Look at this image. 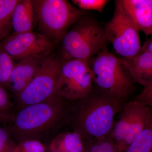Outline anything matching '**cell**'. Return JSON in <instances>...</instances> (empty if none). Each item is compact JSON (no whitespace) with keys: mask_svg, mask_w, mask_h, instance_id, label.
<instances>
[{"mask_svg":"<svg viewBox=\"0 0 152 152\" xmlns=\"http://www.w3.org/2000/svg\"><path fill=\"white\" fill-rule=\"evenodd\" d=\"M72 107V102L57 96L17 110L5 122L4 128L16 142L28 140L43 143L52 141L62 129L69 127Z\"/></svg>","mask_w":152,"mask_h":152,"instance_id":"1","label":"cell"},{"mask_svg":"<svg viewBox=\"0 0 152 152\" xmlns=\"http://www.w3.org/2000/svg\"><path fill=\"white\" fill-rule=\"evenodd\" d=\"M123 104L94 88L89 94L72 102L69 127L78 133L85 143L109 136L114 119Z\"/></svg>","mask_w":152,"mask_h":152,"instance_id":"2","label":"cell"},{"mask_svg":"<svg viewBox=\"0 0 152 152\" xmlns=\"http://www.w3.org/2000/svg\"><path fill=\"white\" fill-rule=\"evenodd\" d=\"M88 62L94 76V88L122 104L130 99L135 84L124 59L107 48Z\"/></svg>","mask_w":152,"mask_h":152,"instance_id":"3","label":"cell"},{"mask_svg":"<svg viewBox=\"0 0 152 152\" xmlns=\"http://www.w3.org/2000/svg\"><path fill=\"white\" fill-rule=\"evenodd\" d=\"M103 26L88 13L72 27L61 41V61L72 59L88 61L107 48Z\"/></svg>","mask_w":152,"mask_h":152,"instance_id":"4","label":"cell"},{"mask_svg":"<svg viewBox=\"0 0 152 152\" xmlns=\"http://www.w3.org/2000/svg\"><path fill=\"white\" fill-rule=\"evenodd\" d=\"M39 33L60 43L75 24L88 13L66 0H33Z\"/></svg>","mask_w":152,"mask_h":152,"instance_id":"5","label":"cell"},{"mask_svg":"<svg viewBox=\"0 0 152 152\" xmlns=\"http://www.w3.org/2000/svg\"><path fill=\"white\" fill-rule=\"evenodd\" d=\"M61 60L49 55L41 60L39 71L27 86L16 98L17 110L46 102L57 96Z\"/></svg>","mask_w":152,"mask_h":152,"instance_id":"6","label":"cell"},{"mask_svg":"<svg viewBox=\"0 0 152 152\" xmlns=\"http://www.w3.org/2000/svg\"><path fill=\"white\" fill-rule=\"evenodd\" d=\"M93 88L94 76L88 61L61 60L58 96L66 100L74 102L86 96Z\"/></svg>","mask_w":152,"mask_h":152,"instance_id":"7","label":"cell"},{"mask_svg":"<svg viewBox=\"0 0 152 152\" xmlns=\"http://www.w3.org/2000/svg\"><path fill=\"white\" fill-rule=\"evenodd\" d=\"M109 42L119 57L129 58L140 53L141 45L140 31L131 24L118 9L104 26Z\"/></svg>","mask_w":152,"mask_h":152,"instance_id":"8","label":"cell"},{"mask_svg":"<svg viewBox=\"0 0 152 152\" xmlns=\"http://www.w3.org/2000/svg\"><path fill=\"white\" fill-rule=\"evenodd\" d=\"M1 43L14 61L17 62L29 58H43L50 55L56 46L49 38L33 31L11 34Z\"/></svg>","mask_w":152,"mask_h":152,"instance_id":"9","label":"cell"},{"mask_svg":"<svg viewBox=\"0 0 152 152\" xmlns=\"http://www.w3.org/2000/svg\"><path fill=\"white\" fill-rule=\"evenodd\" d=\"M115 8L139 31L151 35L152 0H117Z\"/></svg>","mask_w":152,"mask_h":152,"instance_id":"10","label":"cell"},{"mask_svg":"<svg viewBox=\"0 0 152 152\" xmlns=\"http://www.w3.org/2000/svg\"><path fill=\"white\" fill-rule=\"evenodd\" d=\"M42 58H29L15 64L5 86L16 98L25 89L37 74Z\"/></svg>","mask_w":152,"mask_h":152,"instance_id":"11","label":"cell"},{"mask_svg":"<svg viewBox=\"0 0 152 152\" xmlns=\"http://www.w3.org/2000/svg\"><path fill=\"white\" fill-rule=\"evenodd\" d=\"M124 60L134 83H138L143 88L152 84V53H140Z\"/></svg>","mask_w":152,"mask_h":152,"instance_id":"12","label":"cell"},{"mask_svg":"<svg viewBox=\"0 0 152 152\" xmlns=\"http://www.w3.org/2000/svg\"><path fill=\"white\" fill-rule=\"evenodd\" d=\"M36 22L34 10L31 0H19L12 16L13 34L32 31Z\"/></svg>","mask_w":152,"mask_h":152,"instance_id":"13","label":"cell"},{"mask_svg":"<svg viewBox=\"0 0 152 152\" xmlns=\"http://www.w3.org/2000/svg\"><path fill=\"white\" fill-rule=\"evenodd\" d=\"M49 150L60 152H86L85 142L75 131L61 132L50 142Z\"/></svg>","mask_w":152,"mask_h":152,"instance_id":"14","label":"cell"},{"mask_svg":"<svg viewBox=\"0 0 152 152\" xmlns=\"http://www.w3.org/2000/svg\"><path fill=\"white\" fill-rule=\"evenodd\" d=\"M137 104L135 102L132 101L123 106L119 120L115 123L108 136L120 149L130 128Z\"/></svg>","mask_w":152,"mask_h":152,"instance_id":"15","label":"cell"},{"mask_svg":"<svg viewBox=\"0 0 152 152\" xmlns=\"http://www.w3.org/2000/svg\"><path fill=\"white\" fill-rule=\"evenodd\" d=\"M137 104L130 128L121 147V149L123 152L152 121L150 107Z\"/></svg>","mask_w":152,"mask_h":152,"instance_id":"16","label":"cell"},{"mask_svg":"<svg viewBox=\"0 0 152 152\" xmlns=\"http://www.w3.org/2000/svg\"><path fill=\"white\" fill-rule=\"evenodd\" d=\"M19 0H0V43L11 34L12 16Z\"/></svg>","mask_w":152,"mask_h":152,"instance_id":"17","label":"cell"},{"mask_svg":"<svg viewBox=\"0 0 152 152\" xmlns=\"http://www.w3.org/2000/svg\"><path fill=\"white\" fill-rule=\"evenodd\" d=\"M124 152H152V121Z\"/></svg>","mask_w":152,"mask_h":152,"instance_id":"18","label":"cell"},{"mask_svg":"<svg viewBox=\"0 0 152 152\" xmlns=\"http://www.w3.org/2000/svg\"><path fill=\"white\" fill-rule=\"evenodd\" d=\"M14 60L0 43V85L5 87L13 68Z\"/></svg>","mask_w":152,"mask_h":152,"instance_id":"19","label":"cell"},{"mask_svg":"<svg viewBox=\"0 0 152 152\" xmlns=\"http://www.w3.org/2000/svg\"><path fill=\"white\" fill-rule=\"evenodd\" d=\"M15 113L14 105L4 87L0 85V121L5 123Z\"/></svg>","mask_w":152,"mask_h":152,"instance_id":"20","label":"cell"},{"mask_svg":"<svg viewBox=\"0 0 152 152\" xmlns=\"http://www.w3.org/2000/svg\"><path fill=\"white\" fill-rule=\"evenodd\" d=\"M44 143L35 140H28L17 142L12 152H46Z\"/></svg>","mask_w":152,"mask_h":152,"instance_id":"21","label":"cell"},{"mask_svg":"<svg viewBox=\"0 0 152 152\" xmlns=\"http://www.w3.org/2000/svg\"><path fill=\"white\" fill-rule=\"evenodd\" d=\"M73 4L83 10H94L102 14L108 0H72Z\"/></svg>","mask_w":152,"mask_h":152,"instance_id":"22","label":"cell"},{"mask_svg":"<svg viewBox=\"0 0 152 152\" xmlns=\"http://www.w3.org/2000/svg\"><path fill=\"white\" fill-rule=\"evenodd\" d=\"M16 143L4 128L0 127V152H12Z\"/></svg>","mask_w":152,"mask_h":152,"instance_id":"23","label":"cell"},{"mask_svg":"<svg viewBox=\"0 0 152 152\" xmlns=\"http://www.w3.org/2000/svg\"><path fill=\"white\" fill-rule=\"evenodd\" d=\"M134 102L141 105L150 107L152 106V84L144 87L143 89L136 96Z\"/></svg>","mask_w":152,"mask_h":152,"instance_id":"24","label":"cell"},{"mask_svg":"<svg viewBox=\"0 0 152 152\" xmlns=\"http://www.w3.org/2000/svg\"><path fill=\"white\" fill-rule=\"evenodd\" d=\"M140 53H152V38H147L141 46Z\"/></svg>","mask_w":152,"mask_h":152,"instance_id":"25","label":"cell"},{"mask_svg":"<svg viewBox=\"0 0 152 152\" xmlns=\"http://www.w3.org/2000/svg\"><path fill=\"white\" fill-rule=\"evenodd\" d=\"M114 152H123L121 150V149L118 148V149H117L116 151H115Z\"/></svg>","mask_w":152,"mask_h":152,"instance_id":"26","label":"cell"},{"mask_svg":"<svg viewBox=\"0 0 152 152\" xmlns=\"http://www.w3.org/2000/svg\"><path fill=\"white\" fill-rule=\"evenodd\" d=\"M49 152H60L56 151H49Z\"/></svg>","mask_w":152,"mask_h":152,"instance_id":"27","label":"cell"}]
</instances>
